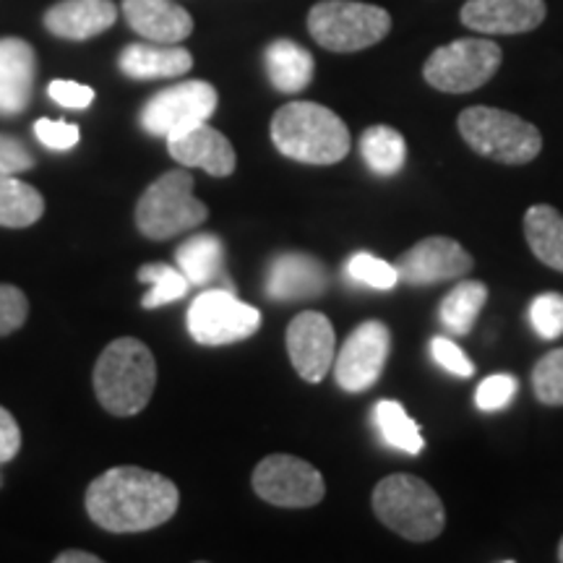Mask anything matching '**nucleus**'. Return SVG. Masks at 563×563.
<instances>
[{
	"label": "nucleus",
	"mask_w": 563,
	"mask_h": 563,
	"mask_svg": "<svg viewBox=\"0 0 563 563\" xmlns=\"http://www.w3.org/2000/svg\"><path fill=\"white\" fill-rule=\"evenodd\" d=\"M180 493L165 475L141 467H112L87 490L91 522L108 532H146L170 522Z\"/></svg>",
	"instance_id": "nucleus-1"
},
{
	"label": "nucleus",
	"mask_w": 563,
	"mask_h": 563,
	"mask_svg": "<svg viewBox=\"0 0 563 563\" xmlns=\"http://www.w3.org/2000/svg\"><path fill=\"white\" fill-rule=\"evenodd\" d=\"M274 146L306 165H336L347 157L352 141L334 110L316 102H290L272 118Z\"/></svg>",
	"instance_id": "nucleus-2"
},
{
	"label": "nucleus",
	"mask_w": 563,
	"mask_h": 563,
	"mask_svg": "<svg viewBox=\"0 0 563 563\" xmlns=\"http://www.w3.org/2000/svg\"><path fill=\"white\" fill-rule=\"evenodd\" d=\"M157 386V363L144 342L123 336L102 350L95 365V394L110 415L129 418L150 405Z\"/></svg>",
	"instance_id": "nucleus-3"
},
{
	"label": "nucleus",
	"mask_w": 563,
	"mask_h": 563,
	"mask_svg": "<svg viewBox=\"0 0 563 563\" xmlns=\"http://www.w3.org/2000/svg\"><path fill=\"white\" fill-rule=\"evenodd\" d=\"M373 511L391 532L412 543H428L439 538L446 525V511L431 485L420 477L397 473L384 477L373 488Z\"/></svg>",
	"instance_id": "nucleus-4"
},
{
	"label": "nucleus",
	"mask_w": 563,
	"mask_h": 563,
	"mask_svg": "<svg viewBox=\"0 0 563 563\" xmlns=\"http://www.w3.org/2000/svg\"><path fill=\"white\" fill-rule=\"evenodd\" d=\"M456 129L470 150L501 165H527L543 150V133L509 110L467 108L456 118Z\"/></svg>",
	"instance_id": "nucleus-5"
},
{
	"label": "nucleus",
	"mask_w": 563,
	"mask_h": 563,
	"mask_svg": "<svg viewBox=\"0 0 563 563\" xmlns=\"http://www.w3.org/2000/svg\"><path fill=\"white\" fill-rule=\"evenodd\" d=\"M207 217V203L194 196V178L188 170L159 175L136 207V224L150 241H170L180 232L199 228Z\"/></svg>",
	"instance_id": "nucleus-6"
},
{
	"label": "nucleus",
	"mask_w": 563,
	"mask_h": 563,
	"mask_svg": "<svg viewBox=\"0 0 563 563\" xmlns=\"http://www.w3.org/2000/svg\"><path fill=\"white\" fill-rule=\"evenodd\" d=\"M391 30L389 11L357 0H321L308 13V32L332 53H361Z\"/></svg>",
	"instance_id": "nucleus-7"
},
{
	"label": "nucleus",
	"mask_w": 563,
	"mask_h": 563,
	"mask_svg": "<svg viewBox=\"0 0 563 563\" xmlns=\"http://www.w3.org/2000/svg\"><path fill=\"white\" fill-rule=\"evenodd\" d=\"M504 53L496 42L483 37L454 40L428 55L422 76L433 89L446 95H467L488 84L501 68Z\"/></svg>",
	"instance_id": "nucleus-8"
},
{
	"label": "nucleus",
	"mask_w": 563,
	"mask_h": 563,
	"mask_svg": "<svg viewBox=\"0 0 563 563\" xmlns=\"http://www.w3.org/2000/svg\"><path fill=\"white\" fill-rule=\"evenodd\" d=\"M188 332L199 344L207 347H222L249 340L262 327V313L232 292V287H217V290L201 292L191 302L186 316Z\"/></svg>",
	"instance_id": "nucleus-9"
},
{
	"label": "nucleus",
	"mask_w": 563,
	"mask_h": 563,
	"mask_svg": "<svg viewBox=\"0 0 563 563\" xmlns=\"http://www.w3.org/2000/svg\"><path fill=\"white\" fill-rule=\"evenodd\" d=\"M217 89L209 81H183L175 87L157 91L150 102L141 108V129L152 136H173L194 125L207 123L214 115Z\"/></svg>",
	"instance_id": "nucleus-10"
},
{
	"label": "nucleus",
	"mask_w": 563,
	"mask_h": 563,
	"mask_svg": "<svg viewBox=\"0 0 563 563\" xmlns=\"http://www.w3.org/2000/svg\"><path fill=\"white\" fill-rule=\"evenodd\" d=\"M253 490L282 509H308L327 496V483L313 464L290 454H272L253 470Z\"/></svg>",
	"instance_id": "nucleus-11"
},
{
	"label": "nucleus",
	"mask_w": 563,
	"mask_h": 563,
	"mask_svg": "<svg viewBox=\"0 0 563 563\" xmlns=\"http://www.w3.org/2000/svg\"><path fill=\"white\" fill-rule=\"evenodd\" d=\"M391 352V332L384 321H365L347 336L334 357V378L344 391L371 389L382 378Z\"/></svg>",
	"instance_id": "nucleus-12"
},
{
	"label": "nucleus",
	"mask_w": 563,
	"mask_h": 563,
	"mask_svg": "<svg viewBox=\"0 0 563 563\" xmlns=\"http://www.w3.org/2000/svg\"><path fill=\"white\" fill-rule=\"evenodd\" d=\"M287 355L308 384L323 382L336 357V334L332 321L319 311H302L287 327Z\"/></svg>",
	"instance_id": "nucleus-13"
},
{
	"label": "nucleus",
	"mask_w": 563,
	"mask_h": 563,
	"mask_svg": "<svg viewBox=\"0 0 563 563\" xmlns=\"http://www.w3.org/2000/svg\"><path fill=\"white\" fill-rule=\"evenodd\" d=\"M473 256L452 238L433 235L415 243L397 258L399 279L407 285H439V282L462 279L473 272Z\"/></svg>",
	"instance_id": "nucleus-14"
},
{
	"label": "nucleus",
	"mask_w": 563,
	"mask_h": 563,
	"mask_svg": "<svg viewBox=\"0 0 563 563\" xmlns=\"http://www.w3.org/2000/svg\"><path fill=\"white\" fill-rule=\"evenodd\" d=\"M545 16V0H467L460 11L462 24L481 34H525Z\"/></svg>",
	"instance_id": "nucleus-15"
},
{
	"label": "nucleus",
	"mask_w": 563,
	"mask_h": 563,
	"mask_svg": "<svg viewBox=\"0 0 563 563\" xmlns=\"http://www.w3.org/2000/svg\"><path fill=\"white\" fill-rule=\"evenodd\" d=\"M167 152L183 167H201L214 178H228L235 173L238 157L228 136L211 129L209 121L167 136Z\"/></svg>",
	"instance_id": "nucleus-16"
},
{
	"label": "nucleus",
	"mask_w": 563,
	"mask_h": 563,
	"mask_svg": "<svg viewBox=\"0 0 563 563\" xmlns=\"http://www.w3.org/2000/svg\"><path fill=\"white\" fill-rule=\"evenodd\" d=\"M37 76V55L30 42L0 40V115H19L30 108Z\"/></svg>",
	"instance_id": "nucleus-17"
},
{
	"label": "nucleus",
	"mask_w": 563,
	"mask_h": 563,
	"mask_svg": "<svg viewBox=\"0 0 563 563\" xmlns=\"http://www.w3.org/2000/svg\"><path fill=\"white\" fill-rule=\"evenodd\" d=\"M329 287V272L308 253H282L266 274V295L272 300L319 298Z\"/></svg>",
	"instance_id": "nucleus-18"
},
{
	"label": "nucleus",
	"mask_w": 563,
	"mask_h": 563,
	"mask_svg": "<svg viewBox=\"0 0 563 563\" xmlns=\"http://www.w3.org/2000/svg\"><path fill=\"white\" fill-rule=\"evenodd\" d=\"M123 16L133 32L162 45H178L194 32L191 13L173 0H123Z\"/></svg>",
	"instance_id": "nucleus-19"
},
{
	"label": "nucleus",
	"mask_w": 563,
	"mask_h": 563,
	"mask_svg": "<svg viewBox=\"0 0 563 563\" xmlns=\"http://www.w3.org/2000/svg\"><path fill=\"white\" fill-rule=\"evenodd\" d=\"M118 21V5L112 0H60L47 9V32L60 40H91L108 32Z\"/></svg>",
	"instance_id": "nucleus-20"
},
{
	"label": "nucleus",
	"mask_w": 563,
	"mask_h": 563,
	"mask_svg": "<svg viewBox=\"0 0 563 563\" xmlns=\"http://www.w3.org/2000/svg\"><path fill=\"white\" fill-rule=\"evenodd\" d=\"M118 66L129 79H175L194 68V55L186 47L162 45V42H133L118 58Z\"/></svg>",
	"instance_id": "nucleus-21"
},
{
	"label": "nucleus",
	"mask_w": 563,
	"mask_h": 563,
	"mask_svg": "<svg viewBox=\"0 0 563 563\" xmlns=\"http://www.w3.org/2000/svg\"><path fill=\"white\" fill-rule=\"evenodd\" d=\"M266 76L272 87L285 95H298L313 81L316 60L306 47L292 40H274L264 53Z\"/></svg>",
	"instance_id": "nucleus-22"
},
{
	"label": "nucleus",
	"mask_w": 563,
	"mask_h": 563,
	"mask_svg": "<svg viewBox=\"0 0 563 563\" xmlns=\"http://www.w3.org/2000/svg\"><path fill=\"white\" fill-rule=\"evenodd\" d=\"M525 238L538 262L563 272V214L548 203H534L525 214Z\"/></svg>",
	"instance_id": "nucleus-23"
},
{
	"label": "nucleus",
	"mask_w": 563,
	"mask_h": 563,
	"mask_svg": "<svg viewBox=\"0 0 563 563\" xmlns=\"http://www.w3.org/2000/svg\"><path fill=\"white\" fill-rule=\"evenodd\" d=\"M361 154L373 173L382 175V178H391L405 167V136L391 125H371L361 136Z\"/></svg>",
	"instance_id": "nucleus-24"
},
{
	"label": "nucleus",
	"mask_w": 563,
	"mask_h": 563,
	"mask_svg": "<svg viewBox=\"0 0 563 563\" xmlns=\"http://www.w3.org/2000/svg\"><path fill=\"white\" fill-rule=\"evenodd\" d=\"M178 269L191 285H209L220 277L224 262V245L217 235H194L175 253Z\"/></svg>",
	"instance_id": "nucleus-25"
},
{
	"label": "nucleus",
	"mask_w": 563,
	"mask_h": 563,
	"mask_svg": "<svg viewBox=\"0 0 563 563\" xmlns=\"http://www.w3.org/2000/svg\"><path fill=\"white\" fill-rule=\"evenodd\" d=\"M45 214V199L30 183L0 175V228H30Z\"/></svg>",
	"instance_id": "nucleus-26"
},
{
	"label": "nucleus",
	"mask_w": 563,
	"mask_h": 563,
	"mask_svg": "<svg viewBox=\"0 0 563 563\" xmlns=\"http://www.w3.org/2000/svg\"><path fill=\"white\" fill-rule=\"evenodd\" d=\"M485 300H488V287L483 282H462L441 302V321L449 332L464 336L473 332V323L481 316Z\"/></svg>",
	"instance_id": "nucleus-27"
},
{
	"label": "nucleus",
	"mask_w": 563,
	"mask_h": 563,
	"mask_svg": "<svg viewBox=\"0 0 563 563\" xmlns=\"http://www.w3.org/2000/svg\"><path fill=\"white\" fill-rule=\"evenodd\" d=\"M373 418H376V426H378V431H382V439L389 443V446L399 449V452H407V454L422 452L426 441H422V435H420V426L405 412L402 405L384 399V402L376 405Z\"/></svg>",
	"instance_id": "nucleus-28"
},
{
	"label": "nucleus",
	"mask_w": 563,
	"mask_h": 563,
	"mask_svg": "<svg viewBox=\"0 0 563 563\" xmlns=\"http://www.w3.org/2000/svg\"><path fill=\"white\" fill-rule=\"evenodd\" d=\"M139 279L146 282V285L152 287V290L144 295V300H141V306L150 308V311L152 308L167 306V302L186 298L188 287H191V282L186 279V274H183L180 269H175V266H167V264L141 266Z\"/></svg>",
	"instance_id": "nucleus-29"
},
{
	"label": "nucleus",
	"mask_w": 563,
	"mask_h": 563,
	"mask_svg": "<svg viewBox=\"0 0 563 563\" xmlns=\"http://www.w3.org/2000/svg\"><path fill=\"white\" fill-rule=\"evenodd\" d=\"M534 397L548 407L563 405V347L545 352L532 368Z\"/></svg>",
	"instance_id": "nucleus-30"
},
{
	"label": "nucleus",
	"mask_w": 563,
	"mask_h": 563,
	"mask_svg": "<svg viewBox=\"0 0 563 563\" xmlns=\"http://www.w3.org/2000/svg\"><path fill=\"white\" fill-rule=\"evenodd\" d=\"M347 274L350 279L373 287V290H391L399 282L397 266H391L378 256H371V253H355L347 262Z\"/></svg>",
	"instance_id": "nucleus-31"
},
{
	"label": "nucleus",
	"mask_w": 563,
	"mask_h": 563,
	"mask_svg": "<svg viewBox=\"0 0 563 563\" xmlns=\"http://www.w3.org/2000/svg\"><path fill=\"white\" fill-rule=\"evenodd\" d=\"M530 321L534 332L543 336V340H559V336H563V295H538L530 306Z\"/></svg>",
	"instance_id": "nucleus-32"
},
{
	"label": "nucleus",
	"mask_w": 563,
	"mask_h": 563,
	"mask_svg": "<svg viewBox=\"0 0 563 563\" xmlns=\"http://www.w3.org/2000/svg\"><path fill=\"white\" fill-rule=\"evenodd\" d=\"M514 394H517V378L509 376V373H496V376H488L477 386L475 402L485 412H496L511 402Z\"/></svg>",
	"instance_id": "nucleus-33"
},
{
	"label": "nucleus",
	"mask_w": 563,
	"mask_h": 563,
	"mask_svg": "<svg viewBox=\"0 0 563 563\" xmlns=\"http://www.w3.org/2000/svg\"><path fill=\"white\" fill-rule=\"evenodd\" d=\"M26 313H30L26 295L13 285H0V336L24 327Z\"/></svg>",
	"instance_id": "nucleus-34"
},
{
	"label": "nucleus",
	"mask_w": 563,
	"mask_h": 563,
	"mask_svg": "<svg viewBox=\"0 0 563 563\" xmlns=\"http://www.w3.org/2000/svg\"><path fill=\"white\" fill-rule=\"evenodd\" d=\"M431 352H433V361L439 363L443 371L454 373V376H460V378H473L475 376L473 361L464 355L460 344L446 340V336H433Z\"/></svg>",
	"instance_id": "nucleus-35"
},
{
	"label": "nucleus",
	"mask_w": 563,
	"mask_h": 563,
	"mask_svg": "<svg viewBox=\"0 0 563 563\" xmlns=\"http://www.w3.org/2000/svg\"><path fill=\"white\" fill-rule=\"evenodd\" d=\"M34 133H37V139L47 146V150H55V152L74 150L81 139V131L76 129L74 123L47 121V118H42V121L34 123Z\"/></svg>",
	"instance_id": "nucleus-36"
},
{
	"label": "nucleus",
	"mask_w": 563,
	"mask_h": 563,
	"mask_svg": "<svg viewBox=\"0 0 563 563\" xmlns=\"http://www.w3.org/2000/svg\"><path fill=\"white\" fill-rule=\"evenodd\" d=\"M34 167V154L24 141L9 133H0V175H19Z\"/></svg>",
	"instance_id": "nucleus-37"
},
{
	"label": "nucleus",
	"mask_w": 563,
	"mask_h": 563,
	"mask_svg": "<svg viewBox=\"0 0 563 563\" xmlns=\"http://www.w3.org/2000/svg\"><path fill=\"white\" fill-rule=\"evenodd\" d=\"M47 95H51L53 102H58L60 108L68 110H84L95 102V89L79 81H53L47 87Z\"/></svg>",
	"instance_id": "nucleus-38"
},
{
	"label": "nucleus",
	"mask_w": 563,
	"mask_h": 563,
	"mask_svg": "<svg viewBox=\"0 0 563 563\" xmlns=\"http://www.w3.org/2000/svg\"><path fill=\"white\" fill-rule=\"evenodd\" d=\"M21 449V428L13 415L0 407V464L11 462Z\"/></svg>",
	"instance_id": "nucleus-39"
},
{
	"label": "nucleus",
	"mask_w": 563,
	"mask_h": 563,
	"mask_svg": "<svg viewBox=\"0 0 563 563\" xmlns=\"http://www.w3.org/2000/svg\"><path fill=\"white\" fill-rule=\"evenodd\" d=\"M55 563H100V555L87 551H66L55 555Z\"/></svg>",
	"instance_id": "nucleus-40"
},
{
	"label": "nucleus",
	"mask_w": 563,
	"mask_h": 563,
	"mask_svg": "<svg viewBox=\"0 0 563 563\" xmlns=\"http://www.w3.org/2000/svg\"><path fill=\"white\" fill-rule=\"evenodd\" d=\"M559 561L563 563V538H561V543H559Z\"/></svg>",
	"instance_id": "nucleus-41"
}]
</instances>
